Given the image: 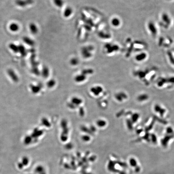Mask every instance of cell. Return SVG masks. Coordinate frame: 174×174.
I'll use <instances>...</instances> for the list:
<instances>
[{"mask_svg": "<svg viewBox=\"0 0 174 174\" xmlns=\"http://www.w3.org/2000/svg\"><path fill=\"white\" fill-rule=\"evenodd\" d=\"M162 18H163L164 21L165 22V23H166L168 25L170 24L171 20H170V19L168 15H167V14H165V13L163 14V16H162Z\"/></svg>", "mask_w": 174, "mask_h": 174, "instance_id": "cell-12", "label": "cell"}, {"mask_svg": "<svg viewBox=\"0 0 174 174\" xmlns=\"http://www.w3.org/2000/svg\"><path fill=\"white\" fill-rule=\"evenodd\" d=\"M110 22L112 26L115 27H119L120 24V19L117 17L112 18V19H111Z\"/></svg>", "mask_w": 174, "mask_h": 174, "instance_id": "cell-6", "label": "cell"}, {"mask_svg": "<svg viewBox=\"0 0 174 174\" xmlns=\"http://www.w3.org/2000/svg\"><path fill=\"white\" fill-rule=\"evenodd\" d=\"M9 29L11 32H16L19 30V26L18 23H16L13 22L11 23L9 26Z\"/></svg>", "mask_w": 174, "mask_h": 174, "instance_id": "cell-3", "label": "cell"}, {"mask_svg": "<svg viewBox=\"0 0 174 174\" xmlns=\"http://www.w3.org/2000/svg\"><path fill=\"white\" fill-rule=\"evenodd\" d=\"M161 109V108L160 107V106L159 105H156L155 106V108H154V109H155L154 110H155L156 112H159Z\"/></svg>", "mask_w": 174, "mask_h": 174, "instance_id": "cell-15", "label": "cell"}, {"mask_svg": "<svg viewBox=\"0 0 174 174\" xmlns=\"http://www.w3.org/2000/svg\"><path fill=\"white\" fill-rule=\"evenodd\" d=\"M148 98V96L147 94H141L138 96L137 100L140 102H142L146 101Z\"/></svg>", "mask_w": 174, "mask_h": 174, "instance_id": "cell-13", "label": "cell"}, {"mask_svg": "<svg viewBox=\"0 0 174 174\" xmlns=\"http://www.w3.org/2000/svg\"><path fill=\"white\" fill-rule=\"evenodd\" d=\"M148 27L152 35L155 36L157 34V31L155 25L154 24V23L152 22H150L149 23L148 25Z\"/></svg>", "mask_w": 174, "mask_h": 174, "instance_id": "cell-5", "label": "cell"}, {"mask_svg": "<svg viewBox=\"0 0 174 174\" xmlns=\"http://www.w3.org/2000/svg\"><path fill=\"white\" fill-rule=\"evenodd\" d=\"M166 131H167V133H173V129L172 128H167L166 129Z\"/></svg>", "mask_w": 174, "mask_h": 174, "instance_id": "cell-17", "label": "cell"}, {"mask_svg": "<svg viewBox=\"0 0 174 174\" xmlns=\"http://www.w3.org/2000/svg\"><path fill=\"white\" fill-rule=\"evenodd\" d=\"M16 4L21 7H24L27 5H28L26 0V1L24 0H16Z\"/></svg>", "mask_w": 174, "mask_h": 174, "instance_id": "cell-10", "label": "cell"}, {"mask_svg": "<svg viewBox=\"0 0 174 174\" xmlns=\"http://www.w3.org/2000/svg\"><path fill=\"white\" fill-rule=\"evenodd\" d=\"M138 117H139L138 115L137 114H135L133 117V120H134L135 121H136L137 120Z\"/></svg>", "mask_w": 174, "mask_h": 174, "instance_id": "cell-18", "label": "cell"}, {"mask_svg": "<svg viewBox=\"0 0 174 174\" xmlns=\"http://www.w3.org/2000/svg\"><path fill=\"white\" fill-rule=\"evenodd\" d=\"M9 49L14 53H19V46L16 45H15V44L11 43L9 45Z\"/></svg>", "mask_w": 174, "mask_h": 174, "instance_id": "cell-9", "label": "cell"}, {"mask_svg": "<svg viewBox=\"0 0 174 174\" xmlns=\"http://www.w3.org/2000/svg\"><path fill=\"white\" fill-rule=\"evenodd\" d=\"M23 40L25 43L28 45V46H32L35 45V42L34 40L32 39L30 37H28L27 36L24 37L23 38Z\"/></svg>", "mask_w": 174, "mask_h": 174, "instance_id": "cell-4", "label": "cell"}, {"mask_svg": "<svg viewBox=\"0 0 174 174\" xmlns=\"http://www.w3.org/2000/svg\"><path fill=\"white\" fill-rule=\"evenodd\" d=\"M73 10L70 6H67L64 8L63 11V15L64 18H69L72 15Z\"/></svg>", "mask_w": 174, "mask_h": 174, "instance_id": "cell-1", "label": "cell"}, {"mask_svg": "<svg viewBox=\"0 0 174 174\" xmlns=\"http://www.w3.org/2000/svg\"><path fill=\"white\" fill-rule=\"evenodd\" d=\"M71 63L72 64L75 65V64H78V63L79 61L78 59L77 58H73L71 59Z\"/></svg>", "mask_w": 174, "mask_h": 174, "instance_id": "cell-14", "label": "cell"}, {"mask_svg": "<svg viewBox=\"0 0 174 174\" xmlns=\"http://www.w3.org/2000/svg\"><path fill=\"white\" fill-rule=\"evenodd\" d=\"M53 2L54 5L58 8H62L64 5V0H53Z\"/></svg>", "mask_w": 174, "mask_h": 174, "instance_id": "cell-7", "label": "cell"}, {"mask_svg": "<svg viewBox=\"0 0 174 174\" xmlns=\"http://www.w3.org/2000/svg\"><path fill=\"white\" fill-rule=\"evenodd\" d=\"M29 31L33 35H36L38 32V27L37 25L34 23H31L29 26Z\"/></svg>", "mask_w": 174, "mask_h": 174, "instance_id": "cell-2", "label": "cell"}, {"mask_svg": "<svg viewBox=\"0 0 174 174\" xmlns=\"http://www.w3.org/2000/svg\"><path fill=\"white\" fill-rule=\"evenodd\" d=\"M28 163V159L27 158H23V165H27V164Z\"/></svg>", "mask_w": 174, "mask_h": 174, "instance_id": "cell-16", "label": "cell"}, {"mask_svg": "<svg viewBox=\"0 0 174 174\" xmlns=\"http://www.w3.org/2000/svg\"><path fill=\"white\" fill-rule=\"evenodd\" d=\"M146 57V55L144 53H141L139 54L136 56V59L137 61H141L144 60Z\"/></svg>", "mask_w": 174, "mask_h": 174, "instance_id": "cell-11", "label": "cell"}, {"mask_svg": "<svg viewBox=\"0 0 174 174\" xmlns=\"http://www.w3.org/2000/svg\"><path fill=\"white\" fill-rule=\"evenodd\" d=\"M19 53H20V55L22 56H25L27 55V52L26 51V49L25 47L23 45H19Z\"/></svg>", "mask_w": 174, "mask_h": 174, "instance_id": "cell-8", "label": "cell"}]
</instances>
